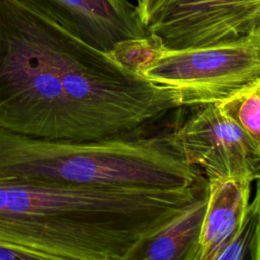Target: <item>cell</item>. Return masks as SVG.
I'll use <instances>...</instances> for the list:
<instances>
[{"mask_svg":"<svg viewBox=\"0 0 260 260\" xmlns=\"http://www.w3.org/2000/svg\"><path fill=\"white\" fill-rule=\"evenodd\" d=\"M253 181L228 177L207 180L206 207L192 260H213L243 222Z\"/></svg>","mask_w":260,"mask_h":260,"instance_id":"8","label":"cell"},{"mask_svg":"<svg viewBox=\"0 0 260 260\" xmlns=\"http://www.w3.org/2000/svg\"><path fill=\"white\" fill-rule=\"evenodd\" d=\"M139 72L174 90L180 107L219 103L260 78V30L235 40L183 49L164 48L157 42Z\"/></svg>","mask_w":260,"mask_h":260,"instance_id":"4","label":"cell"},{"mask_svg":"<svg viewBox=\"0 0 260 260\" xmlns=\"http://www.w3.org/2000/svg\"><path fill=\"white\" fill-rule=\"evenodd\" d=\"M167 0H139L136 3V8L139 17L144 24L145 28L149 20L152 18L154 13L161 7Z\"/></svg>","mask_w":260,"mask_h":260,"instance_id":"13","label":"cell"},{"mask_svg":"<svg viewBox=\"0 0 260 260\" xmlns=\"http://www.w3.org/2000/svg\"><path fill=\"white\" fill-rule=\"evenodd\" d=\"M206 185L205 178L176 188L0 181V241L41 260H132Z\"/></svg>","mask_w":260,"mask_h":260,"instance_id":"2","label":"cell"},{"mask_svg":"<svg viewBox=\"0 0 260 260\" xmlns=\"http://www.w3.org/2000/svg\"><path fill=\"white\" fill-rule=\"evenodd\" d=\"M256 181H257V183H256V193H255L254 199L251 201L250 204H251L252 208L260 214V175H259V177Z\"/></svg>","mask_w":260,"mask_h":260,"instance_id":"14","label":"cell"},{"mask_svg":"<svg viewBox=\"0 0 260 260\" xmlns=\"http://www.w3.org/2000/svg\"><path fill=\"white\" fill-rule=\"evenodd\" d=\"M260 152V78L217 103Z\"/></svg>","mask_w":260,"mask_h":260,"instance_id":"10","label":"cell"},{"mask_svg":"<svg viewBox=\"0 0 260 260\" xmlns=\"http://www.w3.org/2000/svg\"><path fill=\"white\" fill-rule=\"evenodd\" d=\"M41 260L40 257L28 250L13 246L11 244L0 241V260Z\"/></svg>","mask_w":260,"mask_h":260,"instance_id":"12","label":"cell"},{"mask_svg":"<svg viewBox=\"0 0 260 260\" xmlns=\"http://www.w3.org/2000/svg\"><path fill=\"white\" fill-rule=\"evenodd\" d=\"M88 45L111 53L122 42L148 32L129 0H18Z\"/></svg>","mask_w":260,"mask_h":260,"instance_id":"7","label":"cell"},{"mask_svg":"<svg viewBox=\"0 0 260 260\" xmlns=\"http://www.w3.org/2000/svg\"><path fill=\"white\" fill-rule=\"evenodd\" d=\"M181 108L156 84L18 0H0V128L101 140Z\"/></svg>","mask_w":260,"mask_h":260,"instance_id":"1","label":"cell"},{"mask_svg":"<svg viewBox=\"0 0 260 260\" xmlns=\"http://www.w3.org/2000/svg\"><path fill=\"white\" fill-rule=\"evenodd\" d=\"M179 172L177 149L164 131L80 141L0 128V181L169 188Z\"/></svg>","mask_w":260,"mask_h":260,"instance_id":"3","label":"cell"},{"mask_svg":"<svg viewBox=\"0 0 260 260\" xmlns=\"http://www.w3.org/2000/svg\"><path fill=\"white\" fill-rule=\"evenodd\" d=\"M146 30L168 49L235 40L260 30V0H167Z\"/></svg>","mask_w":260,"mask_h":260,"instance_id":"5","label":"cell"},{"mask_svg":"<svg viewBox=\"0 0 260 260\" xmlns=\"http://www.w3.org/2000/svg\"><path fill=\"white\" fill-rule=\"evenodd\" d=\"M206 193L207 185L191 205L149 237L132 260H192L203 222Z\"/></svg>","mask_w":260,"mask_h":260,"instance_id":"9","label":"cell"},{"mask_svg":"<svg viewBox=\"0 0 260 260\" xmlns=\"http://www.w3.org/2000/svg\"><path fill=\"white\" fill-rule=\"evenodd\" d=\"M252 260H260V223H259V230H258V236H257L255 248L252 255Z\"/></svg>","mask_w":260,"mask_h":260,"instance_id":"15","label":"cell"},{"mask_svg":"<svg viewBox=\"0 0 260 260\" xmlns=\"http://www.w3.org/2000/svg\"><path fill=\"white\" fill-rule=\"evenodd\" d=\"M259 223L260 214L250 204L243 222L216 253L213 260H252Z\"/></svg>","mask_w":260,"mask_h":260,"instance_id":"11","label":"cell"},{"mask_svg":"<svg viewBox=\"0 0 260 260\" xmlns=\"http://www.w3.org/2000/svg\"><path fill=\"white\" fill-rule=\"evenodd\" d=\"M138 1H139V0H136V3H137V2H138Z\"/></svg>","mask_w":260,"mask_h":260,"instance_id":"16","label":"cell"},{"mask_svg":"<svg viewBox=\"0 0 260 260\" xmlns=\"http://www.w3.org/2000/svg\"><path fill=\"white\" fill-rule=\"evenodd\" d=\"M175 133L188 162L207 180L258 179L260 152L217 103L200 106L194 115L175 127Z\"/></svg>","mask_w":260,"mask_h":260,"instance_id":"6","label":"cell"}]
</instances>
